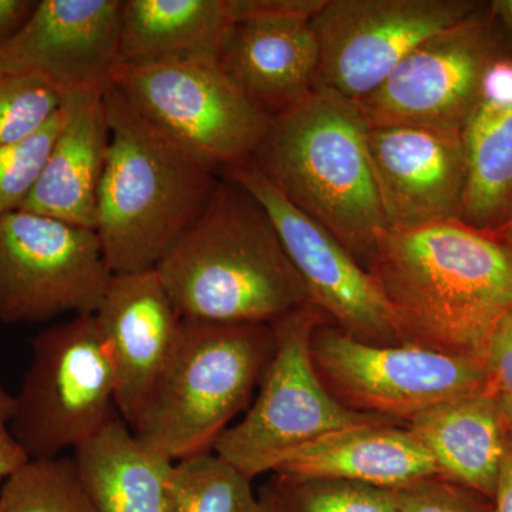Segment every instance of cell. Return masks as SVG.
<instances>
[{
	"label": "cell",
	"instance_id": "7c38bea8",
	"mask_svg": "<svg viewBox=\"0 0 512 512\" xmlns=\"http://www.w3.org/2000/svg\"><path fill=\"white\" fill-rule=\"evenodd\" d=\"M484 5L477 0H326L312 20L319 52L315 89L363 99L417 46Z\"/></svg>",
	"mask_w": 512,
	"mask_h": 512
},
{
	"label": "cell",
	"instance_id": "9a60e30c",
	"mask_svg": "<svg viewBox=\"0 0 512 512\" xmlns=\"http://www.w3.org/2000/svg\"><path fill=\"white\" fill-rule=\"evenodd\" d=\"M367 148L386 227L419 228L460 218L467 185L463 134L369 127Z\"/></svg>",
	"mask_w": 512,
	"mask_h": 512
},
{
	"label": "cell",
	"instance_id": "d590c367",
	"mask_svg": "<svg viewBox=\"0 0 512 512\" xmlns=\"http://www.w3.org/2000/svg\"><path fill=\"white\" fill-rule=\"evenodd\" d=\"M254 512H284L278 503V498L272 490L271 484L265 485L258 493V503Z\"/></svg>",
	"mask_w": 512,
	"mask_h": 512
},
{
	"label": "cell",
	"instance_id": "30bf717a",
	"mask_svg": "<svg viewBox=\"0 0 512 512\" xmlns=\"http://www.w3.org/2000/svg\"><path fill=\"white\" fill-rule=\"evenodd\" d=\"M113 272L94 229L25 210L0 217V323L94 315Z\"/></svg>",
	"mask_w": 512,
	"mask_h": 512
},
{
	"label": "cell",
	"instance_id": "52a82bcc",
	"mask_svg": "<svg viewBox=\"0 0 512 512\" xmlns=\"http://www.w3.org/2000/svg\"><path fill=\"white\" fill-rule=\"evenodd\" d=\"M326 316L312 303L271 323L275 346L262 373L258 396L244 419L228 427L214 453L251 480L271 473L289 451L333 433L399 421L353 412L323 386L312 360V336Z\"/></svg>",
	"mask_w": 512,
	"mask_h": 512
},
{
	"label": "cell",
	"instance_id": "ffe728a7",
	"mask_svg": "<svg viewBox=\"0 0 512 512\" xmlns=\"http://www.w3.org/2000/svg\"><path fill=\"white\" fill-rule=\"evenodd\" d=\"M407 429L433 458L439 476L493 501L510 437L497 397L448 400L414 417Z\"/></svg>",
	"mask_w": 512,
	"mask_h": 512
},
{
	"label": "cell",
	"instance_id": "e575fe53",
	"mask_svg": "<svg viewBox=\"0 0 512 512\" xmlns=\"http://www.w3.org/2000/svg\"><path fill=\"white\" fill-rule=\"evenodd\" d=\"M488 9L503 42H507L512 50V0H493L488 3Z\"/></svg>",
	"mask_w": 512,
	"mask_h": 512
},
{
	"label": "cell",
	"instance_id": "277c9868",
	"mask_svg": "<svg viewBox=\"0 0 512 512\" xmlns=\"http://www.w3.org/2000/svg\"><path fill=\"white\" fill-rule=\"evenodd\" d=\"M367 130L353 101L315 89L272 117L251 160L286 200L329 231L365 268L377 234L386 228Z\"/></svg>",
	"mask_w": 512,
	"mask_h": 512
},
{
	"label": "cell",
	"instance_id": "484cf974",
	"mask_svg": "<svg viewBox=\"0 0 512 512\" xmlns=\"http://www.w3.org/2000/svg\"><path fill=\"white\" fill-rule=\"evenodd\" d=\"M269 484L284 512H397L393 491L375 485L278 474Z\"/></svg>",
	"mask_w": 512,
	"mask_h": 512
},
{
	"label": "cell",
	"instance_id": "4fadbf2b",
	"mask_svg": "<svg viewBox=\"0 0 512 512\" xmlns=\"http://www.w3.org/2000/svg\"><path fill=\"white\" fill-rule=\"evenodd\" d=\"M224 175L264 208L305 285L309 302L330 323L370 345H402L375 278L338 239L286 200L252 161Z\"/></svg>",
	"mask_w": 512,
	"mask_h": 512
},
{
	"label": "cell",
	"instance_id": "4316f807",
	"mask_svg": "<svg viewBox=\"0 0 512 512\" xmlns=\"http://www.w3.org/2000/svg\"><path fill=\"white\" fill-rule=\"evenodd\" d=\"M63 106V97L46 83L0 69V147L35 136Z\"/></svg>",
	"mask_w": 512,
	"mask_h": 512
},
{
	"label": "cell",
	"instance_id": "e0dca14e",
	"mask_svg": "<svg viewBox=\"0 0 512 512\" xmlns=\"http://www.w3.org/2000/svg\"><path fill=\"white\" fill-rule=\"evenodd\" d=\"M318 42L312 22H234L217 64L229 80L269 116H276L315 90Z\"/></svg>",
	"mask_w": 512,
	"mask_h": 512
},
{
	"label": "cell",
	"instance_id": "603a6c76",
	"mask_svg": "<svg viewBox=\"0 0 512 512\" xmlns=\"http://www.w3.org/2000/svg\"><path fill=\"white\" fill-rule=\"evenodd\" d=\"M463 140L467 185L460 220L478 228L512 224V99H478Z\"/></svg>",
	"mask_w": 512,
	"mask_h": 512
},
{
	"label": "cell",
	"instance_id": "83f0119b",
	"mask_svg": "<svg viewBox=\"0 0 512 512\" xmlns=\"http://www.w3.org/2000/svg\"><path fill=\"white\" fill-rule=\"evenodd\" d=\"M66 104L35 136L0 147V217L18 211L28 200L47 156L66 120Z\"/></svg>",
	"mask_w": 512,
	"mask_h": 512
},
{
	"label": "cell",
	"instance_id": "d6a6232c",
	"mask_svg": "<svg viewBox=\"0 0 512 512\" xmlns=\"http://www.w3.org/2000/svg\"><path fill=\"white\" fill-rule=\"evenodd\" d=\"M37 5L39 0H0V49L26 28Z\"/></svg>",
	"mask_w": 512,
	"mask_h": 512
},
{
	"label": "cell",
	"instance_id": "2e32d148",
	"mask_svg": "<svg viewBox=\"0 0 512 512\" xmlns=\"http://www.w3.org/2000/svg\"><path fill=\"white\" fill-rule=\"evenodd\" d=\"M117 380V410L133 429L173 353L180 313L156 269L113 274L96 313Z\"/></svg>",
	"mask_w": 512,
	"mask_h": 512
},
{
	"label": "cell",
	"instance_id": "5b68a950",
	"mask_svg": "<svg viewBox=\"0 0 512 512\" xmlns=\"http://www.w3.org/2000/svg\"><path fill=\"white\" fill-rule=\"evenodd\" d=\"M274 346L272 325L183 319L134 433L173 461L210 453L248 406Z\"/></svg>",
	"mask_w": 512,
	"mask_h": 512
},
{
	"label": "cell",
	"instance_id": "d4e9b609",
	"mask_svg": "<svg viewBox=\"0 0 512 512\" xmlns=\"http://www.w3.org/2000/svg\"><path fill=\"white\" fill-rule=\"evenodd\" d=\"M0 512H99L73 458L29 460L0 485Z\"/></svg>",
	"mask_w": 512,
	"mask_h": 512
},
{
	"label": "cell",
	"instance_id": "8fae6325",
	"mask_svg": "<svg viewBox=\"0 0 512 512\" xmlns=\"http://www.w3.org/2000/svg\"><path fill=\"white\" fill-rule=\"evenodd\" d=\"M503 52V37L485 3L417 46L375 92L353 103L369 127L463 134L485 69Z\"/></svg>",
	"mask_w": 512,
	"mask_h": 512
},
{
	"label": "cell",
	"instance_id": "3957f363",
	"mask_svg": "<svg viewBox=\"0 0 512 512\" xmlns=\"http://www.w3.org/2000/svg\"><path fill=\"white\" fill-rule=\"evenodd\" d=\"M104 101L110 146L97 201V237L113 274L150 271L201 220L220 178L116 87Z\"/></svg>",
	"mask_w": 512,
	"mask_h": 512
},
{
	"label": "cell",
	"instance_id": "8d00e7d4",
	"mask_svg": "<svg viewBox=\"0 0 512 512\" xmlns=\"http://www.w3.org/2000/svg\"><path fill=\"white\" fill-rule=\"evenodd\" d=\"M498 400H500L501 409H503L505 420H507L508 430H510L512 436V396L501 397V399Z\"/></svg>",
	"mask_w": 512,
	"mask_h": 512
},
{
	"label": "cell",
	"instance_id": "7402d4cb",
	"mask_svg": "<svg viewBox=\"0 0 512 512\" xmlns=\"http://www.w3.org/2000/svg\"><path fill=\"white\" fill-rule=\"evenodd\" d=\"M231 25L227 0H121L120 66L217 63Z\"/></svg>",
	"mask_w": 512,
	"mask_h": 512
},
{
	"label": "cell",
	"instance_id": "8992f818",
	"mask_svg": "<svg viewBox=\"0 0 512 512\" xmlns=\"http://www.w3.org/2000/svg\"><path fill=\"white\" fill-rule=\"evenodd\" d=\"M116 397V370L96 316H73L30 342L13 436L29 460L62 457L119 416Z\"/></svg>",
	"mask_w": 512,
	"mask_h": 512
},
{
	"label": "cell",
	"instance_id": "9c48e42d",
	"mask_svg": "<svg viewBox=\"0 0 512 512\" xmlns=\"http://www.w3.org/2000/svg\"><path fill=\"white\" fill-rule=\"evenodd\" d=\"M323 386L346 409L407 424L437 404L487 392L484 363L412 345L377 346L329 320L312 336Z\"/></svg>",
	"mask_w": 512,
	"mask_h": 512
},
{
	"label": "cell",
	"instance_id": "6da1fadb",
	"mask_svg": "<svg viewBox=\"0 0 512 512\" xmlns=\"http://www.w3.org/2000/svg\"><path fill=\"white\" fill-rule=\"evenodd\" d=\"M402 345L484 363L512 308V224L382 228L366 265Z\"/></svg>",
	"mask_w": 512,
	"mask_h": 512
},
{
	"label": "cell",
	"instance_id": "44dd1931",
	"mask_svg": "<svg viewBox=\"0 0 512 512\" xmlns=\"http://www.w3.org/2000/svg\"><path fill=\"white\" fill-rule=\"evenodd\" d=\"M99 512H167L175 461L140 439L120 416L73 451Z\"/></svg>",
	"mask_w": 512,
	"mask_h": 512
},
{
	"label": "cell",
	"instance_id": "ac0fdd59",
	"mask_svg": "<svg viewBox=\"0 0 512 512\" xmlns=\"http://www.w3.org/2000/svg\"><path fill=\"white\" fill-rule=\"evenodd\" d=\"M271 473L396 490L439 470L407 426L370 424L333 431L303 444L279 457Z\"/></svg>",
	"mask_w": 512,
	"mask_h": 512
},
{
	"label": "cell",
	"instance_id": "4dcf8cb0",
	"mask_svg": "<svg viewBox=\"0 0 512 512\" xmlns=\"http://www.w3.org/2000/svg\"><path fill=\"white\" fill-rule=\"evenodd\" d=\"M487 394L497 397L512 396V308L498 322L485 356Z\"/></svg>",
	"mask_w": 512,
	"mask_h": 512
},
{
	"label": "cell",
	"instance_id": "cb8c5ba5",
	"mask_svg": "<svg viewBox=\"0 0 512 512\" xmlns=\"http://www.w3.org/2000/svg\"><path fill=\"white\" fill-rule=\"evenodd\" d=\"M252 480L214 451L175 461L167 512H254Z\"/></svg>",
	"mask_w": 512,
	"mask_h": 512
},
{
	"label": "cell",
	"instance_id": "5bb4252c",
	"mask_svg": "<svg viewBox=\"0 0 512 512\" xmlns=\"http://www.w3.org/2000/svg\"><path fill=\"white\" fill-rule=\"evenodd\" d=\"M120 8L121 0H39L0 49V69L40 80L64 101L103 97L120 66Z\"/></svg>",
	"mask_w": 512,
	"mask_h": 512
},
{
	"label": "cell",
	"instance_id": "7a4b0ae2",
	"mask_svg": "<svg viewBox=\"0 0 512 512\" xmlns=\"http://www.w3.org/2000/svg\"><path fill=\"white\" fill-rule=\"evenodd\" d=\"M156 271L183 319L271 325L311 303L268 214L227 175Z\"/></svg>",
	"mask_w": 512,
	"mask_h": 512
},
{
	"label": "cell",
	"instance_id": "f546056e",
	"mask_svg": "<svg viewBox=\"0 0 512 512\" xmlns=\"http://www.w3.org/2000/svg\"><path fill=\"white\" fill-rule=\"evenodd\" d=\"M326 0H227L231 22L303 20L312 22Z\"/></svg>",
	"mask_w": 512,
	"mask_h": 512
},
{
	"label": "cell",
	"instance_id": "d6986e66",
	"mask_svg": "<svg viewBox=\"0 0 512 512\" xmlns=\"http://www.w3.org/2000/svg\"><path fill=\"white\" fill-rule=\"evenodd\" d=\"M66 120L20 210L96 231L97 201L110 146L103 97L64 101Z\"/></svg>",
	"mask_w": 512,
	"mask_h": 512
},
{
	"label": "cell",
	"instance_id": "ba28073f",
	"mask_svg": "<svg viewBox=\"0 0 512 512\" xmlns=\"http://www.w3.org/2000/svg\"><path fill=\"white\" fill-rule=\"evenodd\" d=\"M113 86L218 175L251 161L271 126L215 62L120 66Z\"/></svg>",
	"mask_w": 512,
	"mask_h": 512
},
{
	"label": "cell",
	"instance_id": "1f68e13d",
	"mask_svg": "<svg viewBox=\"0 0 512 512\" xmlns=\"http://www.w3.org/2000/svg\"><path fill=\"white\" fill-rule=\"evenodd\" d=\"M13 413L15 394L10 393L0 380V485L29 461L25 451L13 436Z\"/></svg>",
	"mask_w": 512,
	"mask_h": 512
},
{
	"label": "cell",
	"instance_id": "836d02e7",
	"mask_svg": "<svg viewBox=\"0 0 512 512\" xmlns=\"http://www.w3.org/2000/svg\"><path fill=\"white\" fill-rule=\"evenodd\" d=\"M491 512H512V436L508 437Z\"/></svg>",
	"mask_w": 512,
	"mask_h": 512
},
{
	"label": "cell",
	"instance_id": "f1b7e54d",
	"mask_svg": "<svg viewBox=\"0 0 512 512\" xmlns=\"http://www.w3.org/2000/svg\"><path fill=\"white\" fill-rule=\"evenodd\" d=\"M397 512H491L493 501L447 478H421L392 490Z\"/></svg>",
	"mask_w": 512,
	"mask_h": 512
}]
</instances>
